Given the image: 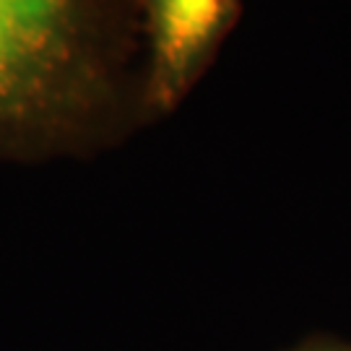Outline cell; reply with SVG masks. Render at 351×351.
<instances>
[{"mask_svg": "<svg viewBox=\"0 0 351 351\" xmlns=\"http://www.w3.org/2000/svg\"><path fill=\"white\" fill-rule=\"evenodd\" d=\"M141 91L138 0H0V156L97 149Z\"/></svg>", "mask_w": 351, "mask_h": 351, "instance_id": "6da1fadb", "label": "cell"}, {"mask_svg": "<svg viewBox=\"0 0 351 351\" xmlns=\"http://www.w3.org/2000/svg\"><path fill=\"white\" fill-rule=\"evenodd\" d=\"M143 117L175 112L242 16V0H138Z\"/></svg>", "mask_w": 351, "mask_h": 351, "instance_id": "7a4b0ae2", "label": "cell"}, {"mask_svg": "<svg viewBox=\"0 0 351 351\" xmlns=\"http://www.w3.org/2000/svg\"><path fill=\"white\" fill-rule=\"evenodd\" d=\"M294 351H351V341H336V339H317L304 343Z\"/></svg>", "mask_w": 351, "mask_h": 351, "instance_id": "3957f363", "label": "cell"}]
</instances>
